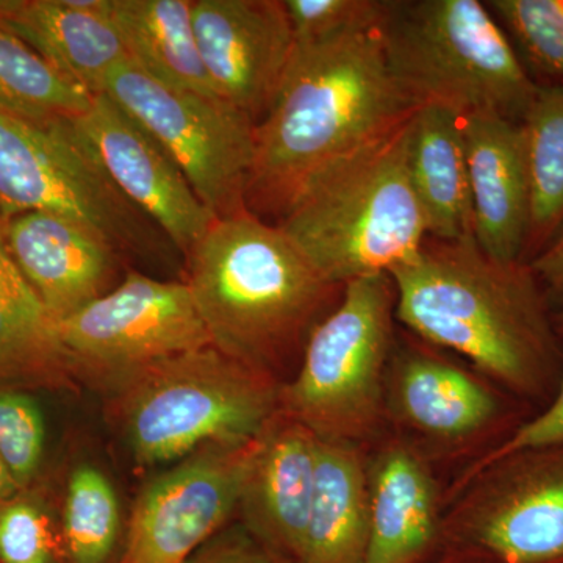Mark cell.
Listing matches in <instances>:
<instances>
[{"label": "cell", "instance_id": "cell-37", "mask_svg": "<svg viewBox=\"0 0 563 563\" xmlns=\"http://www.w3.org/2000/svg\"><path fill=\"white\" fill-rule=\"evenodd\" d=\"M22 0H0V22L20 9Z\"/></svg>", "mask_w": 563, "mask_h": 563}, {"label": "cell", "instance_id": "cell-7", "mask_svg": "<svg viewBox=\"0 0 563 563\" xmlns=\"http://www.w3.org/2000/svg\"><path fill=\"white\" fill-rule=\"evenodd\" d=\"M395 307L390 274L344 284L310 333L298 373L282 385L280 410L322 442L373 440L387 417Z\"/></svg>", "mask_w": 563, "mask_h": 563}, {"label": "cell", "instance_id": "cell-22", "mask_svg": "<svg viewBox=\"0 0 563 563\" xmlns=\"http://www.w3.org/2000/svg\"><path fill=\"white\" fill-rule=\"evenodd\" d=\"M368 461L362 446L318 440L317 484L298 563H366Z\"/></svg>", "mask_w": 563, "mask_h": 563}, {"label": "cell", "instance_id": "cell-11", "mask_svg": "<svg viewBox=\"0 0 563 563\" xmlns=\"http://www.w3.org/2000/svg\"><path fill=\"white\" fill-rule=\"evenodd\" d=\"M461 492L442 547L488 563H563V444L507 455Z\"/></svg>", "mask_w": 563, "mask_h": 563}, {"label": "cell", "instance_id": "cell-21", "mask_svg": "<svg viewBox=\"0 0 563 563\" xmlns=\"http://www.w3.org/2000/svg\"><path fill=\"white\" fill-rule=\"evenodd\" d=\"M2 24L91 95H101L110 74L131 60L111 18L74 9L68 0H22Z\"/></svg>", "mask_w": 563, "mask_h": 563}, {"label": "cell", "instance_id": "cell-32", "mask_svg": "<svg viewBox=\"0 0 563 563\" xmlns=\"http://www.w3.org/2000/svg\"><path fill=\"white\" fill-rule=\"evenodd\" d=\"M559 444H563V374L550 404L525 421L520 428L515 429L503 442L495 444L479 461L474 462L455 484V492H461L477 474L507 455L539 450V448L559 446Z\"/></svg>", "mask_w": 563, "mask_h": 563}, {"label": "cell", "instance_id": "cell-36", "mask_svg": "<svg viewBox=\"0 0 563 563\" xmlns=\"http://www.w3.org/2000/svg\"><path fill=\"white\" fill-rule=\"evenodd\" d=\"M18 492H21L20 488L14 484L13 477L10 476L7 466L0 461V507L11 501V499L16 496Z\"/></svg>", "mask_w": 563, "mask_h": 563}, {"label": "cell", "instance_id": "cell-18", "mask_svg": "<svg viewBox=\"0 0 563 563\" xmlns=\"http://www.w3.org/2000/svg\"><path fill=\"white\" fill-rule=\"evenodd\" d=\"M2 229L11 258L55 321L110 291L117 251L80 222L27 211L3 220Z\"/></svg>", "mask_w": 563, "mask_h": 563}, {"label": "cell", "instance_id": "cell-30", "mask_svg": "<svg viewBox=\"0 0 563 563\" xmlns=\"http://www.w3.org/2000/svg\"><path fill=\"white\" fill-rule=\"evenodd\" d=\"M0 563H66L62 526L31 499L0 507Z\"/></svg>", "mask_w": 563, "mask_h": 563}, {"label": "cell", "instance_id": "cell-34", "mask_svg": "<svg viewBox=\"0 0 563 563\" xmlns=\"http://www.w3.org/2000/svg\"><path fill=\"white\" fill-rule=\"evenodd\" d=\"M528 265L547 292L554 312L561 309L563 306V220Z\"/></svg>", "mask_w": 563, "mask_h": 563}, {"label": "cell", "instance_id": "cell-10", "mask_svg": "<svg viewBox=\"0 0 563 563\" xmlns=\"http://www.w3.org/2000/svg\"><path fill=\"white\" fill-rule=\"evenodd\" d=\"M57 336L77 384L98 391L147 363L211 344L187 282L139 272L57 321Z\"/></svg>", "mask_w": 563, "mask_h": 563}, {"label": "cell", "instance_id": "cell-5", "mask_svg": "<svg viewBox=\"0 0 563 563\" xmlns=\"http://www.w3.org/2000/svg\"><path fill=\"white\" fill-rule=\"evenodd\" d=\"M282 384L214 347L179 352L103 385L107 422L141 468L207 444L252 442L280 409Z\"/></svg>", "mask_w": 563, "mask_h": 563}, {"label": "cell", "instance_id": "cell-19", "mask_svg": "<svg viewBox=\"0 0 563 563\" xmlns=\"http://www.w3.org/2000/svg\"><path fill=\"white\" fill-rule=\"evenodd\" d=\"M366 563H426L442 547L440 495L428 462L391 439L368 461Z\"/></svg>", "mask_w": 563, "mask_h": 563}, {"label": "cell", "instance_id": "cell-8", "mask_svg": "<svg viewBox=\"0 0 563 563\" xmlns=\"http://www.w3.org/2000/svg\"><path fill=\"white\" fill-rule=\"evenodd\" d=\"M46 211L80 222L117 252L168 261L173 244L120 191L73 122L0 109V220Z\"/></svg>", "mask_w": 563, "mask_h": 563}, {"label": "cell", "instance_id": "cell-24", "mask_svg": "<svg viewBox=\"0 0 563 563\" xmlns=\"http://www.w3.org/2000/svg\"><path fill=\"white\" fill-rule=\"evenodd\" d=\"M111 21L131 60L152 79L173 90L218 98L192 27L191 0H114Z\"/></svg>", "mask_w": 563, "mask_h": 563}, {"label": "cell", "instance_id": "cell-27", "mask_svg": "<svg viewBox=\"0 0 563 563\" xmlns=\"http://www.w3.org/2000/svg\"><path fill=\"white\" fill-rule=\"evenodd\" d=\"M521 125L532 191L528 263L563 220V84L539 87Z\"/></svg>", "mask_w": 563, "mask_h": 563}, {"label": "cell", "instance_id": "cell-6", "mask_svg": "<svg viewBox=\"0 0 563 563\" xmlns=\"http://www.w3.org/2000/svg\"><path fill=\"white\" fill-rule=\"evenodd\" d=\"M380 35L393 79L417 107L521 122L539 90L479 0H390Z\"/></svg>", "mask_w": 563, "mask_h": 563}, {"label": "cell", "instance_id": "cell-20", "mask_svg": "<svg viewBox=\"0 0 563 563\" xmlns=\"http://www.w3.org/2000/svg\"><path fill=\"white\" fill-rule=\"evenodd\" d=\"M409 172L435 242L473 236L468 158L462 117L439 106L418 107L410 118Z\"/></svg>", "mask_w": 563, "mask_h": 563}, {"label": "cell", "instance_id": "cell-4", "mask_svg": "<svg viewBox=\"0 0 563 563\" xmlns=\"http://www.w3.org/2000/svg\"><path fill=\"white\" fill-rule=\"evenodd\" d=\"M410 118L312 174L282 211V232L336 287L390 274L426 246L409 172Z\"/></svg>", "mask_w": 563, "mask_h": 563}, {"label": "cell", "instance_id": "cell-31", "mask_svg": "<svg viewBox=\"0 0 563 563\" xmlns=\"http://www.w3.org/2000/svg\"><path fill=\"white\" fill-rule=\"evenodd\" d=\"M295 43L380 27L390 0H284Z\"/></svg>", "mask_w": 563, "mask_h": 563}, {"label": "cell", "instance_id": "cell-33", "mask_svg": "<svg viewBox=\"0 0 563 563\" xmlns=\"http://www.w3.org/2000/svg\"><path fill=\"white\" fill-rule=\"evenodd\" d=\"M185 563H292L252 537L239 521L222 529Z\"/></svg>", "mask_w": 563, "mask_h": 563}, {"label": "cell", "instance_id": "cell-26", "mask_svg": "<svg viewBox=\"0 0 563 563\" xmlns=\"http://www.w3.org/2000/svg\"><path fill=\"white\" fill-rule=\"evenodd\" d=\"M95 96L0 22V109L25 120L68 121L87 113Z\"/></svg>", "mask_w": 563, "mask_h": 563}, {"label": "cell", "instance_id": "cell-9", "mask_svg": "<svg viewBox=\"0 0 563 563\" xmlns=\"http://www.w3.org/2000/svg\"><path fill=\"white\" fill-rule=\"evenodd\" d=\"M103 92L161 144L214 220L250 210L251 118L222 99L165 87L132 60L110 74Z\"/></svg>", "mask_w": 563, "mask_h": 563}, {"label": "cell", "instance_id": "cell-3", "mask_svg": "<svg viewBox=\"0 0 563 563\" xmlns=\"http://www.w3.org/2000/svg\"><path fill=\"white\" fill-rule=\"evenodd\" d=\"M185 257V282L211 344L284 385L292 354L343 287L251 210L211 222Z\"/></svg>", "mask_w": 563, "mask_h": 563}, {"label": "cell", "instance_id": "cell-35", "mask_svg": "<svg viewBox=\"0 0 563 563\" xmlns=\"http://www.w3.org/2000/svg\"><path fill=\"white\" fill-rule=\"evenodd\" d=\"M426 563H488L477 555L457 550V548L440 547V550Z\"/></svg>", "mask_w": 563, "mask_h": 563}, {"label": "cell", "instance_id": "cell-29", "mask_svg": "<svg viewBox=\"0 0 563 563\" xmlns=\"http://www.w3.org/2000/svg\"><path fill=\"white\" fill-rule=\"evenodd\" d=\"M46 450V422L40 404L14 388H0V461L24 490L38 476Z\"/></svg>", "mask_w": 563, "mask_h": 563}, {"label": "cell", "instance_id": "cell-25", "mask_svg": "<svg viewBox=\"0 0 563 563\" xmlns=\"http://www.w3.org/2000/svg\"><path fill=\"white\" fill-rule=\"evenodd\" d=\"M60 526L66 563H120L125 521L117 488L98 463L70 470Z\"/></svg>", "mask_w": 563, "mask_h": 563}, {"label": "cell", "instance_id": "cell-17", "mask_svg": "<svg viewBox=\"0 0 563 563\" xmlns=\"http://www.w3.org/2000/svg\"><path fill=\"white\" fill-rule=\"evenodd\" d=\"M473 239L495 261L525 263L532 191L521 122L495 113L462 117Z\"/></svg>", "mask_w": 563, "mask_h": 563}, {"label": "cell", "instance_id": "cell-16", "mask_svg": "<svg viewBox=\"0 0 563 563\" xmlns=\"http://www.w3.org/2000/svg\"><path fill=\"white\" fill-rule=\"evenodd\" d=\"M318 439L279 409L258 433L235 521L298 563L317 484Z\"/></svg>", "mask_w": 563, "mask_h": 563}, {"label": "cell", "instance_id": "cell-2", "mask_svg": "<svg viewBox=\"0 0 563 563\" xmlns=\"http://www.w3.org/2000/svg\"><path fill=\"white\" fill-rule=\"evenodd\" d=\"M417 109L393 79L380 27L295 43L255 129L247 207L284 211L303 180L398 128Z\"/></svg>", "mask_w": 563, "mask_h": 563}, {"label": "cell", "instance_id": "cell-1", "mask_svg": "<svg viewBox=\"0 0 563 563\" xmlns=\"http://www.w3.org/2000/svg\"><path fill=\"white\" fill-rule=\"evenodd\" d=\"M395 317L539 412L563 374L554 307L528 263L488 257L473 236L424 246L390 273Z\"/></svg>", "mask_w": 563, "mask_h": 563}, {"label": "cell", "instance_id": "cell-28", "mask_svg": "<svg viewBox=\"0 0 563 563\" xmlns=\"http://www.w3.org/2000/svg\"><path fill=\"white\" fill-rule=\"evenodd\" d=\"M526 73L539 87L563 84V0H490Z\"/></svg>", "mask_w": 563, "mask_h": 563}, {"label": "cell", "instance_id": "cell-13", "mask_svg": "<svg viewBox=\"0 0 563 563\" xmlns=\"http://www.w3.org/2000/svg\"><path fill=\"white\" fill-rule=\"evenodd\" d=\"M70 122L117 190L187 255L214 218L161 144L106 92Z\"/></svg>", "mask_w": 563, "mask_h": 563}, {"label": "cell", "instance_id": "cell-15", "mask_svg": "<svg viewBox=\"0 0 563 563\" xmlns=\"http://www.w3.org/2000/svg\"><path fill=\"white\" fill-rule=\"evenodd\" d=\"M388 407L412 431L437 442L457 443L476 433L499 431L509 437L537 410L453 363L422 351L396 361L387 388Z\"/></svg>", "mask_w": 563, "mask_h": 563}, {"label": "cell", "instance_id": "cell-23", "mask_svg": "<svg viewBox=\"0 0 563 563\" xmlns=\"http://www.w3.org/2000/svg\"><path fill=\"white\" fill-rule=\"evenodd\" d=\"M7 384L77 388L57 321L11 258L0 221V388Z\"/></svg>", "mask_w": 563, "mask_h": 563}, {"label": "cell", "instance_id": "cell-38", "mask_svg": "<svg viewBox=\"0 0 563 563\" xmlns=\"http://www.w3.org/2000/svg\"><path fill=\"white\" fill-rule=\"evenodd\" d=\"M554 324L559 336L563 340V306L554 312Z\"/></svg>", "mask_w": 563, "mask_h": 563}, {"label": "cell", "instance_id": "cell-14", "mask_svg": "<svg viewBox=\"0 0 563 563\" xmlns=\"http://www.w3.org/2000/svg\"><path fill=\"white\" fill-rule=\"evenodd\" d=\"M191 16L218 98L258 124L295 51L284 0H191Z\"/></svg>", "mask_w": 563, "mask_h": 563}, {"label": "cell", "instance_id": "cell-12", "mask_svg": "<svg viewBox=\"0 0 563 563\" xmlns=\"http://www.w3.org/2000/svg\"><path fill=\"white\" fill-rule=\"evenodd\" d=\"M252 442L207 444L141 487L120 563H185L236 518Z\"/></svg>", "mask_w": 563, "mask_h": 563}]
</instances>
